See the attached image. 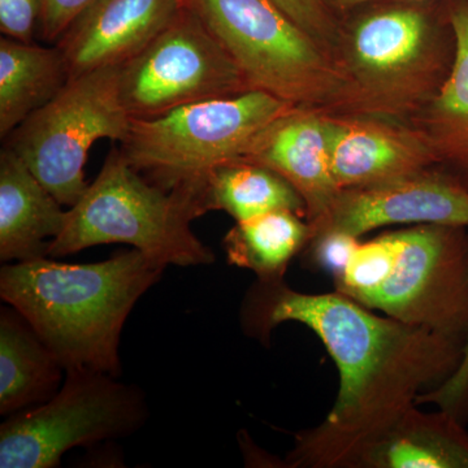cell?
Listing matches in <instances>:
<instances>
[{"mask_svg":"<svg viewBox=\"0 0 468 468\" xmlns=\"http://www.w3.org/2000/svg\"><path fill=\"white\" fill-rule=\"evenodd\" d=\"M285 322L301 323L335 360L340 388L323 423L295 435L291 468H356L360 455L460 367L466 341L378 316L341 292L309 294L282 280H257L243 300V331L266 344Z\"/></svg>","mask_w":468,"mask_h":468,"instance_id":"6da1fadb","label":"cell"},{"mask_svg":"<svg viewBox=\"0 0 468 468\" xmlns=\"http://www.w3.org/2000/svg\"><path fill=\"white\" fill-rule=\"evenodd\" d=\"M165 270L135 249L88 264L41 257L5 263L0 297L30 323L66 371L90 369L120 378L126 319Z\"/></svg>","mask_w":468,"mask_h":468,"instance_id":"7a4b0ae2","label":"cell"},{"mask_svg":"<svg viewBox=\"0 0 468 468\" xmlns=\"http://www.w3.org/2000/svg\"><path fill=\"white\" fill-rule=\"evenodd\" d=\"M340 20L334 57L345 97L337 113L410 124L435 100L454 64L448 0H383Z\"/></svg>","mask_w":468,"mask_h":468,"instance_id":"3957f363","label":"cell"},{"mask_svg":"<svg viewBox=\"0 0 468 468\" xmlns=\"http://www.w3.org/2000/svg\"><path fill=\"white\" fill-rule=\"evenodd\" d=\"M202 215L193 196L151 184L115 149L68 209L63 230L48 243V257L125 243L165 268L209 266L217 258L190 227Z\"/></svg>","mask_w":468,"mask_h":468,"instance_id":"277c9868","label":"cell"},{"mask_svg":"<svg viewBox=\"0 0 468 468\" xmlns=\"http://www.w3.org/2000/svg\"><path fill=\"white\" fill-rule=\"evenodd\" d=\"M292 107L261 90L187 104L153 119H132L119 151L151 184L192 194L202 209L208 175L241 158L252 138Z\"/></svg>","mask_w":468,"mask_h":468,"instance_id":"5b68a950","label":"cell"},{"mask_svg":"<svg viewBox=\"0 0 468 468\" xmlns=\"http://www.w3.org/2000/svg\"><path fill=\"white\" fill-rule=\"evenodd\" d=\"M190 5L248 80L294 107L341 110L345 81L337 61L315 37L271 0H190Z\"/></svg>","mask_w":468,"mask_h":468,"instance_id":"8992f818","label":"cell"},{"mask_svg":"<svg viewBox=\"0 0 468 468\" xmlns=\"http://www.w3.org/2000/svg\"><path fill=\"white\" fill-rule=\"evenodd\" d=\"M149 419L143 389L90 369H68L60 390L0 426V467L54 468L66 452L124 439Z\"/></svg>","mask_w":468,"mask_h":468,"instance_id":"52a82bcc","label":"cell"},{"mask_svg":"<svg viewBox=\"0 0 468 468\" xmlns=\"http://www.w3.org/2000/svg\"><path fill=\"white\" fill-rule=\"evenodd\" d=\"M120 67L69 79L7 137L5 146L60 205L72 207L88 189L84 168L92 144L103 138L120 143L128 133L132 117L120 98Z\"/></svg>","mask_w":468,"mask_h":468,"instance_id":"ba28073f","label":"cell"},{"mask_svg":"<svg viewBox=\"0 0 468 468\" xmlns=\"http://www.w3.org/2000/svg\"><path fill=\"white\" fill-rule=\"evenodd\" d=\"M119 89L132 119H153L187 104L252 90L190 5L120 67Z\"/></svg>","mask_w":468,"mask_h":468,"instance_id":"9c48e42d","label":"cell"},{"mask_svg":"<svg viewBox=\"0 0 468 468\" xmlns=\"http://www.w3.org/2000/svg\"><path fill=\"white\" fill-rule=\"evenodd\" d=\"M399 234V255L367 306L466 341L468 228L421 224Z\"/></svg>","mask_w":468,"mask_h":468,"instance_id":"30bf717a","label":"cell"},{"mask_svg":"<svg viewBox=\"0 0 468 468\" xmlns=\"http://www.w3.org/2000/svg\"><path fill=\"white\" fill-rule=\"evenodd\" d=\"M397 224L468 228V187L451 172L433 167L389 183L341 190L324 217L310 224L311 239L328 232L360 239Z\"/></svg>","mask_w":468,"mask_h":468,"instance_id":"8fae6325","label":"cell"},{"mask_svg":"<svg viewBox=\"0 0 468 468\" xmlns=\"http://www.w3.org/2000/svg\"><path fill=\"white\" fill-rule=\"evenodd\" d=\"M329 162L338 189H358L439 167L424 135L409 122L329 113Z\"/></svg>","mask_w":468,"mask_h":468,"instance_id":"7c38bea8","label":"cell"},{"mask_svg":"<svg viewBox=\"0 0 468 468\" xmlns=\"http://www.w3.org/2000/svg\"><path fill=\"white\" fill-rule=\"evenodd\" d=\"M189 5L190 0H97L57 42L69 79L122 66Z\"/></svg>","mask_w":468,"mask_h":468,"instance_id":"4fadbf2b","label":"cell"},{"mask_svg":"<svg viewBox=\"0 0 468 468\" xmlns=\"http://www.w3.org/2000/svg\"><path fill=\"white\" fill-rule=\"evenodd\" d=\"M242 160L272 169L294 187L306 206V220L324 217L341 190L329 162L328 112L292 107L254 138Z\"/></svg>","mask_w":468,"mask_h":468,"instance_id":"5bb4252c","label":"cell"},{"mask_svg":"<svg viewBox=\"0 0 468 468\" xmlns=\"http://www.w3.org/2000/svg\"><path fill=\"white\" fill-rule=\"evenodd\" d=\"M7 146L0 151V261L48 257L67 211Z\"/></svg>","mask_w":468,"mask_h":468,"instance_id":"9a60e30c","label":"cell"},{"mask_svg":"<svg viewBox=\"0 0 468 468\" xmlns=\"http://www.w3.org/2000/svg\"><path fill=\"white\" fill-rule=\"evenodd\" d=\"M466 424L451 412L410 408L360 455L356 468H468Z\"/></svg>","mask_w":468,"mask_h":468,"instance_id":"2e32d148","label":"cell"},{"mask_svg":"<svg viewBox=\"0 0 468 468\" xmlns=\"http://www.w3.org/2000/svg\"><path fill=\"white\" fill-rule=\"evenodd\" d=\"M66 368L36 329L14 307L0 309V415L50 401L60 390Z\"/></svg>","mask_w":468,"mask_h":468,"instance_id":"e0dca14e","label":"cell"},{"mask_svg":"<svg viewBox=\"0 0 468 468\" xmlns=\"http://www.w3.org/2000/svg\"><path fill=\"white\" fill-rule=\"evenodd\" d=\"M448 14L457 39L451 75L410 124L424 135L439 167L468 187V0H448Z\"/></svg>","mask_w":468,"mask_h":468,"instance_id":"ac0fdd59","label":"cell"},{"mask_svg":"<svg viewBox=\"0 0 468 468\" xmlns=\"http://www.w3.org/2000/svg\"><path fill=\"white\" fill-rule=\"evenodd\" d=\"M69 81L66 60L52 48L0 38V137L7 138Z\"/></svg>","mask_w":468,"mask_h":468,"instance_id":"d6986e66","label":"cell"},{"mask_svg":"<svg viewBox=\"0 0 468 468\" xmlns=\"http://www.w3.org/2000/svg\"><path fill=\"white\" fill-rule=\"evenodd\" d=\"M201 205L205 214L224 211L236 223L282 209L306 218L303 199L288 181L272 169L242 159L224 163L208 175Z\"/></svg>","mask_w":468,"mask_h":468,"instance_id":"ffe728a7","label":"cell"},{"mask_svg":"<svg viewBox=\"0 0 468 468\" xmlns=\"http://www.w3.org/2000/svg\"><path fill=\"white\" fill-rule=\"evenodd\" d=\"M311 239L309 221L292 211H273L236 223L223 239L228 263L250 270L258 280L284 279L289 264Z\"/></svg>","mask_w":468,"mask_h":468,"instance_id":"44dd1931","label":"cell"},{"mask_svg":"<svg viewBox=\"0 0 468 468\" xmlns=\"http://www.w3.org/2000/svg\"><path fill=\"white\" fill-rule=\"evenodd\" d=\"M399 234L388 232L359 242L343 275L335 282V292L367 306L378 289L384 284L399 255Z\"/></svg>","mask_w":468,"mask_h":468,"instance_id":"7402d4cb","label":"cell"},{"mask_svg":"<svg viewBox=\"0 0 468 468\" xmlns=\"http://www.w3.org/2000/svg\"><path fill=\"white\" fill-rule=\"evenodd\" d=\"M292 21L315 37L334 54L340 30V17L329 9L324 0H271Z\"/></svg>","mask_w":468,"mask_h":468,"instance_id":"603a6c76","label":"cell"},{"mask_svg":"<svg viewBox=\"0 0 468 468\" xmlns=\"http://www.w3.org/2000/svg\"><path fill=\"white\" fill-rule=\"evenodd\" d=\"M359 242L360 239L351 234L328 232L311 239L304 251L311 266L324 271L335 282L343 275Z\"/></svg>","mask_w":468,"mask_h":468,"instance_id":"cb8c5ba5","label":"cell"},{"mask_svg":"<svg viewBox=\"0 0 468 468\" xmlns=\"http://www.w3.org/2000/svg\"><path fill=\"white\" fill-rule=\"evenodd\" d=\"M417 405H435L451 412L464 424L468 421V335L460 367L445 383L418 397Z\"/></svg>","mask_w":468,"mask_h":468,"instance_id":"d4e9b609","label":"cell"},{"mask_svg":"<svg viewBox=\"0 0 468 468\" xmlns=\"http://www.w3.org/2000/svg\"><path fill=\"white\" fill-rule=\"evenodd\" d=\"M46 0H0V32L16 41L33 43Z\"/></svg>","mask_w":468,"mask_h":468,"instance_id":"484cf974","label":"cell"},{"mask_svg":"<svg viewBox=\"0 0 468 468\" xmlns=\"http://www.w3.org/2000/svg\"><path fill=\"white\" fill-rule=\"evenodd\" d=\"M95 2L97 0H46L39 36L46 42L57 43L73 21Z\"/></svg>","mask_w":468,"mask_h":468,"instance_id":"4316f807","label":"cell"},{"mask_svg":"<svg viewBox=\"0 0 468 468\" xmlns=\"http://www.w3.org/2000/svg\"><path fill=\"white\" fill-rule=\"evenodd\" d=\"M334 14L338 17H343L354 9L362 7V5H369V3L383 2V0H324Z\"/></svg>","mask_w":468,"mask_h":468,"instance_id":"83f0119b","label":"cell"}]
</instances>
